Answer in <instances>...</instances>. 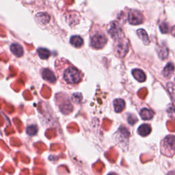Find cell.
<instances>
[{
	"label": "cell",
	"instance_id": "1",
	"mask_svg": "<svg viewBox=\"0 0 175 175\" xmlns=\"http://www.w3.org/2000/svg\"><path fill=\"white\" fill-rule=\"evenodd\" d=\"M59 62V64L56 66V69L62 86L73 88L82 82L83 74L78 69L67 61Z\"/></svg>",
	"mask_w": 175,
	"mask_h": 175
},
{
	"label": "cell",
	"instance_id": "2",
	"mask_svg": "<svg viewBox=\"0 0 175 175\" xmlns=\"http://www.w3.org/2000/svg\"><path fill=\"white\" fill-rule=\"evenodd\" d=\"M107 42V38L100 27H92L90 31V45L93 48L102 49Z\"/></svg>",
	"mask_w": 175,
	"mask_h": 175
},
{
	"label": "cell",
	"instance_id": "3",
	"mask_svg": "<svg viewBox=\"0 0 175 175\" xmlns=\"http://www.w3.org/2000/svg\"><path fill=\"white\" fill-rule=\"evenodd\" d=\"M161 152L168 157H173L175 153V136L168 135L161 143Z\"/></svg>",
	"mask_w": 175,
	"mask_h": 175
},
{
	"label": "cell",
	"instance_id": "4",
	"mask_svg": "<svg viewBox=\"0 0 175 175\" xmlns=\"http://www.w3.org/2000/svg\"><path fill=\"white\" fill-rule=\"evenodd\" d=\"M129 22L131 25H140L144 21V16L137 10H131L128 14Z\"/></svg>",
	"mask_w": 175,
	"mask_h": 175
},
{
	"label": "cell",
	"instance_id": "5",
	"mask_svg": "<svg viewBox=\"0 0 175 175\" xmlns=\"http://www.w3.org/2000/svg\"><path fill=\"white\" fill-rule=\"evenodd\" d=\"M118 39V43L115 47V51H116V54L118 56L123 57L127 53L128 44L127 43H126V40H124V38H120Z\"/></svg>",
	"mask_w": 175,
	"mask_h": 175
},
{
	"label": "cell",
	"instance_id": "6",
	"mask_svg": "<svg viewBox=\"0 0 175 175\" xmlns=\"http://www.w3.org/2000/svg\"><path fill=\"white\" fill-rule=\"evenodd\" d=\"M41 75H42V78H43V79L51 83H55V82H56L57 80L56 77H55L54 73L49 69H44L42 70Z\"/></svg>",
	"mask_w": 175,
	"mask_h": 175
},
{
	"label": "cell",
	"instance_id": "7",
	"mask_svg": "<svg viewBox=\"0 0 175 175\" xmlns=\"http://www.w3.org/2000/svg\"><path fill=\"white\" fill-rule=\"evenodd\" d=\"M132 75L139 82H144L146 79L145 73L140 69H134L132 71Z\"/></svg>",
	"mask_w": 175,
	"mask_h": 175
},
{
	"label": "cell",
	"instance_id": "8",
	"mask_svg": "<svg viewBox=\"0 0 175 175\" xmlns=\"http://www.w3.org/2000/svg\"><path fill=\"white\" fill-rule=\"evenodd\" d=\"M10 50H11L12 53L16 55L17 57L22 56L23 54V49L19 44H12L11 46H10Z\"/></svg>",
	"mask_w": 175,
	"mask_h": 175
},
{
	"label": "cell",
	"instance_id": "9",
	"mask_svg": "<svg viewBox=\"0 0 175 175\" xmlns=\"http://www.w3.org/2000/svg\"><path fill=\"white\" fill-rule=\"evenodd\" d=\"M114 107L117 113L121 112L125 107V102L123 99H116L114 101Z\"/></svg>",
	"mask_w": 175,
	"mask_h": 175
},
{
	"label": "cell",
	"instance_id": "10",
	"mask_svg": "<svg viewBox=\"0 0 175 175\" xmlns=\"http://www.w3.org/2000/svg\"><path fill=\"white\" fill-rule=\"evenodd\" d=\"M150 132H151V127L148 124H143L138 129V133L143 137L149 135Z\"/></svg>",
	"mask_w": 175,
	"mask_h": 175
},
{
	"label": "cell",
	"instance_id": "11",
	"mask_svg": "<svg viewBox=\"0 0 175 175\" xmlns=\"http://www.w3.org/2000/svg\"><path fill=\"white\" fill-rule=\"evenodd\" d=\"M174 71V66L172 62H169L166 67L163 69V75L166 78H170V77L173 75Z\"/></svg>",
	"mask_w": 175,
	"mask_h": 175
},
{
	"label": "cell",
	"instance_id": "12",
	"mask_svg": "<svg viewBox=\"0 0 175 175\" xmlns=\"http://www.w3.org/2000/svg\"><path fill=\"white\" fill-rule=\"evenodd\" d=\"M70 43H71V44L73 47L79 48L83 45V38L79 36H73L71 38V39H70Z\"/></svg>",
	"mask_w": 175,
	"mask_h": 175
},
{
	"label": "cell",
	"instance_id": "13",
	"mask_svg": "<svg viewBox=\"0 0 175 175\" xmlns=\"http://www.w3.org/2000/svg\"><path fill=\"white\" fill-rule=\"evenodd\" d=\"M154 116V112L149 109H146V108H144L141 110L140 111V116L141 118L144 121H149L152 119L153 117Z\"/></svg>",
	"mask_w": 175,
	"mask_h": 175
},
{
	"label": "cell",
	"instance_id": "14",
	"mask_svg": "<svg viewBox=\"0 0 175 175\" xmlns=\"http://www.w3.org/2000/svg\"><path fill=\"white\" fill-rule=\"evenodd\" d=\"M138 35L139 38L142 40L143 43H144L145 45H149L150 43V40L148 34L146 32V31L142 30V29H140L138 30L137 31Z\"/></svg>",
	"mask_w": 175,
	"mask_h": 175
},
{
	"label": "cell",
	"instance_id": "15",
	"mask_svg": "<svg viewBox=\"0 0 175 175\" xmlns=\"http://www.w3.org/2000/svg\"><path fill=\"white\" fill-rule=\"evenodd\" d=\"M37 53L38 54V56H39L41 59H47L51 55L50 50H48L47 49H45V48H39L37 50Z\"/></svg>",
	"mask_w": 175,
	"mask_h": 175
},
{
	"label": "cell",
	"instance_id": "16",
	"mask_svg": "<svg viewBox=\"0 0 175 175\" xmlns=\"http://www.w3.org/2000/svg\"><path fill=\"white\" fill-rule=\"evenodd\" d=\"M37 131H38L37 127H36V126H34V125H30L27 127V129H26L27 134L30 135H35L37 133Z\"/></svg>",
	"mask_w": 175,
	"mask_h": 175
},
{
	"label": "cell",
	"instance_id": "17",
	"mask_svg": "<svg viewBox=\"0 0 175 175\" xmlns=\"http://www.w3.org/2000/svg\"><path fill=\"white\" fill-rule=\"evenodd\" d=\"M167 88H168V89L169 92L170 93L171 96H172L173 99H174L175 100V86L173 84V83H168Z\"/></svg>",
	"mask_w": 175,
	"mask_h": 175
},
{
	"label": "cell",
	"instance_id": "18",
	"mask_svg": "<svg viewBox=\"0 0 175 175\" xmlns=\"http://www.w3.org/2000/svg\"><path fill=\"white\" fill-rule=\"evenodd\" d=\"M160 30L163 34L167 33L168 31V26L166 23H163L160 25Z\"/></svg>",
	"mask_w": 175,
	"mask_h": 175
},
{
	"label": "cell",
	"instance_id": "19",
	"mask_svg": "<svg viewBox=\"0 0 175 175\" xmlns=\"http://www.w3.org/2000/svg\"><path fill=\"white\" fill-rule=\"evenodd\" d=\"M172 34L174 35V36H175V26H174L173 27V30H172Z\"/></svg>",
	"mask_w": 175,
	"mask_h": 175
},
{
	"label": "cell",
	"instance_id": "20",
	"mask_svg": "<svg viewBox=\"0 0 175 175\" xmlns=\"http://www.w3.org/2000/svg\"><path fill=\"white\" fill-rule=\"evenodd\" d=\"M107 175H118L116 173H110L108 174Z\"/></svg>",
	"mask_w": 175,
	"mask_h": 175
},
{
	"label": "cell",
	"instance_id": "21",
	"mask_svg": "<svg viewBox=\"0 0 175 175\" xmlns=\"http://www.w3.org/2000/svg\"><path fill=\"white\" fill-rule=\"evenodd\" d=\"M167 175H175V174H174V172H170V173H169Z\"/></svg>",
	"mask_w": 175,
	"mask_h": 175
}]
</instances>
